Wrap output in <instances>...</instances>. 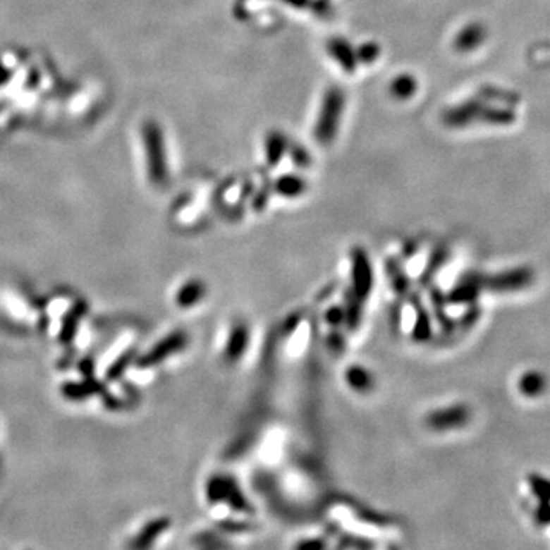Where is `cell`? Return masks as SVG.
Instances as JSON below:
<instances>
[{"mask_svg":"<svg viewBox=\"0 0 550 550\" xmlns=\"http://www.w3.org/2000/svg\"><path fill=\"white\" fill-rule=\"evenodd\" d=\"M277 190L281 192L283 196L295 197L305 191V183H302V181L298 179L297 176H288V178H283L279 181Z\"/></svg>","mask_w":550,"mask_h":550,"instance_id":"cell-11","label":"cell"},{"mask_svg":"<svg viewBox=\"0 0 550 550\" xmlns=\"http://www.w3.org/2000/svg\"><path fill=\"white\" fill-rule=\"evenodd\" d=\"M86 312V306L82 305V302H80V305H77L75 307H73V310H71L68 317L64 318V323H63V329H61V341L63 343H69L71 339L75 336V332H77V326H78V321H80V317L85 314Z\"/></svg>","mask_w":550,"mask_h":550,"instance_id":"cell-10","label":"cell"},{"mask_svg":"<svg viewBox=\"0 0 550 550\" xmlns=\"http://www.w3.org/2000/svg\"><path fill=\"white\" fill-rule=\"evenodd\" d=\"M329 54H332V57L341 64L347 72H352L356 68V57L347 42L339 39L332 40L329 43Z\"/></svg>","mask_w":550,"mask_h":550,"instance_id":"cell-8","label":"cell"},{"mask_svg":"<svg viewBox=\"0 0 550 550\" xmlns=\"http://www.w3.org/2000/svg\"><path fill=\"white\" fill-rule=\"evenodd\" d=\"M283 150H284L283 136L280 133H272L268 138V142H266V156H268V162L277 164Z\"/></svg>","mask_w":550,"mask_h":550,"instance_id":"cell-13","label":"cell"},{"mask_svg":"<svg viewBox=\"0 0 550 550\" xmlns=\"http://www.w3.org/2000/svg\"><path fill=\"white\" fill-rule=\"evenodd\" d=\"M352 280L353 289L356 288L353 295H356V298L369 297L372 288V266L361 251H355L352 255Z\"/></svg>","mask_w":550,"mask_h":550,"instance_id":"cell-3","label":"cell"},{"mask_svg":"<svg viewBox=\"0 0 550 550\" xmlns=\"http://www.w3.org/2000/svg\"><path fill=\"white\" fill-rule=\"evenodd\" d=\"M132 358H133V352H128V353H126V355H123L121 358H119V360L112 367H110V370L107 372V378L110 381L118 379L119 376H121V373L126 370V367L128 365V362L132 361Z\"/></svg>","mask_w":550,"mask_h":550,"instance_id":"cell-15","label":"cell"},{"mask_svg":"<svg viewBox=\"0 0 550 550\" xmlns=\"http://www.w3.org/2000/svg\"><path fill=\"white\" fill-rule=\"evenodd\" d=\"M344 378L348 389H352L353 393L360 394H369L370 391H373L376 384L373 373L360 364L348 365V369L344 373Z\"/></svg>","mask_w":550,"mask_h":550,"instance_id":"cell-6","label":"cell"},{"mask_svg":"<svg viewBox=\"0 0 550 550\" xmlns=\"http://www.w3.org/2000/svg\"><path fill=\"white\" fill-rule=\"evenodd\" d=\"M185 346H187V335L185 334H182V332L173 334V335L165 338L164 341H161L158 346H154L149 355L141 358V360L138 361V365L150 367L153 364H158V362L164 361L170 353L178 352Z\"/></svg>","mask_w":550,"mask_h":550,"instance_id":"cell-4","label":"cell"},{"mask_svg":"<svg viewBox=\"0 0 550 550\" xmlns=\"http://www.w3.org/2000/svg\"><path fill=\"white\" fill-rule=\"evenodd\" d=\"M415 90H416V81L410 75H402L396 78L391 86L393 95L398 98H408L415 94Z\"/></svg>","mask_w":550,"mask_h":550,"instance_id":"cell-12","label":"cell"},{"mask_svg":"<svg viewBox=\"0 0 550 550\" xmlns=\"http://www.w3.org/2000/svg\"><path fill=\"white\" fill-rule=\"evenodd\" d=\"M466 416V412L460 407H449V408H437L431 411L429 415L427 412L425 416V425L431 429L436 431H445L451 429V427H456L458 422H462Z\"/></svg>","mask_w":550,"mask_h":550,"instance_id":"cell-5","label":"cell"},{"mask_svg":"<svg viewBox=\"0 0 550 550\" xmlns=\"http://www.w3.org/2000/svg\"><path fill=\"white\" fill-rule=\"evenodd\" d=\"M207 286L200 280H190L179 289L176 301L181 307H192L205 297Z\"/></svg>","mask_w":550,"mask_h":550,"instance_id":"cell-7","label":"cell"},{"mask_svg":"<svg viewBox=\"0 0 550 550\" xmlns=\"http://www.w3.org/2000/svg\"><path fill=\"white\" fill-rule=\"evenodd\" d=\"M344 109V94L339 89L332 87L327 90L323 106H321L319 118L315 126L314 136L321 144H329L335 140L339 119H341Z\"/></svg>","mask_w":550,"mask_h":550,"instance_id":"cell-1","label":"cell"},{"mask_svg":"<svg viewBox=\"0 0 550 550\" xmlns=\"http://www.w3.org/2000/svg\"><path fill=\"white\" fill-rule=\"evenodd\" d=\"M90 393H94L90 389L89 382L85 385H78V384H66L63 387V394L69 399H85L87 398Z\"/></svg>","mask_w":550,"mask_h":550,"instance_id":"cell-14","label":"cell"},{"mask_svg":"<svg viewBox=\"0 0 550 550\" xmlns=\"http://www.w3.org/2000/svg\"><path fill=\"white\" fill-rule=\"evenodd\" d=\"M250 326L242 323V321H237L229 329L224 348V358L228 362L236 364L242 360L248 350V346H250Z\"/></svg>","mask_w":550,"mask_h":550,"instance_id":"cell-2","label":"cell"},{"mask_svg":"<svg viewBox=\"0 0 550 550\" xmlns=\"http://www.w3.org/2000/svg\"><path fill=\"white\" fill-rule=\"evenodd\" d=\"M169 527V520L167 518H159V520H154L152 521L149 526H145L144 530L140 534V537L136 538V541L133 543V547H147L150 546L154 538L158 537L159 534H162V532Z\"/></svg>","mask_w":550,"mask_h":550,"instance_id":"cell-9","label":"cell"}]
</instances>
